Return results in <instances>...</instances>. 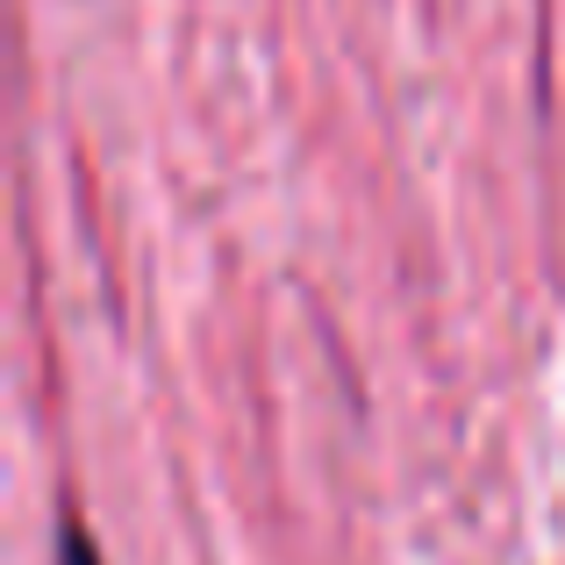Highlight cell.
Listing matches in <instances>:
<instances>
[{
  "label": "cell",
  "instance_id": "6da1fadb",
  "mask_svg": "<svg viewBox=\"0 0 565 565\" xmlns=\"http://www.w3.org/2000/svg\"><path fill=\"white\" fill-rule=\"evenodd\" d=\"M72 565H94V552H86V544H79V537H72Z\"/></svg>",
  "mask_w": 565,
  "mask_h": 565
}]
</instances>
